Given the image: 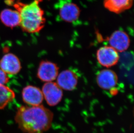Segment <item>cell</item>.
Segmentation results:
<instances>
[{
    "label": "cell",
    "mask_w": 134,
    "mask_h": 133,
    "mask_svg": "<svg viewBox=\"0 0 134 133\" xmlns=\"http://www.w3.org/2000/svg\"><path fill=\"white\" fill-rule=\"evenodd\" d=\"M51 111L42 105L22 106L17 110L15 120L25 133H43L51 128L53 120Z\"/></svg>",
    "instance_id": "6da1fadb"
},
{
    "label": "cell",
    "mask_w": 134,
    "mask_h": 133,
    "mask_svg": "<svg viewBox=\"0 0 134 133\" xmlns=\"http://www.w3.org/2000/svg\"><path fill=\"white\" fill-rule=\"evenodd\" d=\"M43 0H34L29 3L15 0H6V2L13 6L20 16V25L24 32L35 33L41 31L44 27V12L40 6Z\"/></svg>",
    "instance_id": "7a4b0ae2"
},
{
    "label": "cell",
    "mask_w": 134,
    "mask_h": 133,
    "mask_svg": "<svg viewBox=\"0 0 134 133\" xmlns=\"http://www.w3.org/2000/svg\"><path fill=\"white\" fill-rule=\"evenodd\" d=\"M54 8L62 20L68 23H74L78 20L80 10L72 0H58Z\"/></svg>",
    "instance_id": "3957f363"
},
{
    "label": "cell",
    "mask_w": 134,
    "mask_h": 133,
    "mask_svg": "<svg viewBox=\"0 0 134 133\" xmlns=\"http://www.w3.org/2000/svg\"><path fill=\"white\" fill-rule=\"evenodd\" d=\"M43 98L49 106H54L58 104L63 96V89L53 82L46 83L42 87Z\"/></svg>",
    "instance_id": "277c9868"
},
{
    "label": "cell",
    "mask_w": 134,
    "mask_h": 133,
    "mask_svg": "<svg viewBox=\"0 0 134 133\" xmlns=\"http://www.w3.org/2000/svg\"><path fill=\"white\" fill-rule=\"evenodd\" d=\"M96 58L99 64L105 68L114 66L119 60L118 52L110 46L100 47L96 52Z\"/></svg>",
    "instance_id": "5b68a950"
},
{
    "label": "cell",
    "mask_w": 134,
    "mask_h": 133,
    "mask_svg": "<svg viewBox=\"0 0 134 133\" xmlns=\"http://www.w3.org/2000/svg\"><path fill=\"white\" fill-rule=\"evenodd\" d=\"M58 66L55 63L48 61H43L40 64L37 76L42 81L53 82L57 78L59 74Z\"/></svg>",
    "instance_id": "8992f818"
},
{
    "label": "cell",
    "mask_w": 134,
    "mask_h": 133,
    "mask_svg": "<svg viewBox=\"0 0 134 133\" xmlns=\"http://www.w3.org/2000/svg\"><path fill=\"white\" fill-rule=\"evenodd\" d=\"M96 80L100 88L105 90H109L117 85L118 77L114 71L110 69H104L98 73Z\"/></svg>",
    "instance_id": "52a82bcc"
},
{
    "label": "cell",
    "mask_w": 134,
    "mask_h": 133,
    "mask_svg": "<svg viewBox=\"0 0 134 133\" xmlns=\"http://www.w3.org/2000/svg\"><path fill=\"white\" fill-rule=\"evenodd\" d=\"M110 46L118 52H123L129 48L130 40L129 36L122 30L115 31L108 39Z\"/></svg>",
    "instance_id": "ba28073f"
},
{
    "label": "cell",
    "mask_w": 134,
    "mask_h": 133,
    "mask_svg": "<svg viewBox=\"0 0 134 133\" xmlns=\"http://www.w3.org/2000/svg\"><path fill=\"white\" fill-rule=\"evenodd\" d=\"M78 81V76L74 72L70 70H66L58 74L56 83L62 89L72 91L76 88Z\"/></svg>",
    "instance_id": "9c48e42d"
},
{
    "label": "cell",
    "mask_w": 134,
    "mask_h": 133,
    "mask_svg": "<svg viewBox=\"0 0 134 133\" xmlns=\"http://www.w3.org/2000/svg\"><path fill=\"white\" fill-rule=\"evenodd\" d=\"M22 95L24 102L28 106L41 105L44 98L42 90L31 85L27 86L23 89Z\"/></svg>",
    "instance_id": "30bf717a"
},
{
    "label": "cell",
    "mask_w": 134,
    "mask_h": 133,
    "mask_svg": "<svg viewBox=\"0 0 134 133\" xmlns=\"http://www.w3.org/2000/svg\"><path fill=\"white\" fill-rule=\"evenodd\" d=\"M21 68L19 58L12 53H8L3 57L0 61V68L9 75L19 73Z\"/></svg>",
    "instance_id": "8fae6325"
},
{
    "label": "cell",
    "mask_w": 134,
    "mask_h": 133,
    "mask_svg": "<svg viewBox=\"0 0 134 133\" xmlns=\"http://www.w3.org/2000/svg\"><path fill=\"white\" fill-rule=\"evenodd\" d=\"M133 0H104V6L109 11L119 14L128 10L133 5Z\"/></svg>",
    "instance_id": "7c38bea8"
},
{
    "label": "cell",
    "mask_w": 134,
    "mask_h": 133,
    "mask_svg": "<svg viewBox=\"0 0 134 133\" xmlns=\"http://www.w3.org/2000/svg\"><path fill=\"white\" fill-rule=\"evenodd\" d=\"M0 20L3 23L8 27L14 28L20 25V16L16 10L4 9L0 13Z\"/></svg>",
    "instance_id": "4fadbf2b"
},
{
    "label": "cell",
    "mask_w": 134,
    "mask_h": 133,
    "mask_svg": "<svg viewBox=\"0 0 134 133\" xmlns=\"http://www.w3.org/2000/svg\"><path fill=\"white\" fill-rule=\"evenodd\" d=\"M14 91L5 85H0V109H4L15 98Z\"/></svg>",
    "instance_id": "5bb4252c"
},
{
    "label": "cell",
    "mask_w": 134,
    "mask_h": 133,
    "mask_svg": "<svg viewBox=\"0 0 134 133\" xmlns=\"http://www.w3.org/2000/svg\"><path fill=\"white\" fill-rule=\"evenodd\" d=\"M9 81V78L8 74L0 68V85H5Z\"/></svg>",
    "instance_id": "9a60e30c"
}]
</instances>
